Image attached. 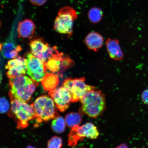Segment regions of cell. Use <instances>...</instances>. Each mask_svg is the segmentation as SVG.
Listing matches in <instances>:
<instances>
[{
  "label": "cell",
  "instance_id": "cell-1",
  "mask_svg": "<svg viewBox=\"0 0 148 148\" xmlns=\"http://www.w3.org/2000/svg\"><path fill=\"white\" fill-rule=\"evenodd\" d=\"M10 99L27 103L31 99L38 84V82L25 75L9 79Z\"/></svg>",
  "mask_w": 148,
  "mask_h": 148
},
{
  "label": "cell",
  "instance_id": "cell-2",
  "mask_svg": "<svg viewBox=\"0 0 148 148\" xmlns=\"http://www.w3.org/2000/svg\"><path fill=\"white\" fill-rule=\"evenodd\" d=\"M95 89L87 92L80 100L82 104L79 110L80 113L86 114L90 118L97 117L106 108L104 94Z\"/></svg>",
  "mask_w": 148,
  "mask_h": 148
},
{
  "label": "cell",
  "instance_id": "cell-3",
  "mask_svg": "<svg viewBox=\"0 0 148 148\" xmlns=\"http://www.w3.org/2000/svg\"><path fill=\"white\" fill-rule=\"evenodd\" d=\"M10 99L11 108L8 115L14 118L18 129L25 128L28 126L29 121L36 118L32 105L18 99Z\"/></svg>",
  "mask_w": 148,
  "mask_h": 148
},
{
  "label": "cell",
  "instance_id": "cell-4",
  "mask_svg": "<svg viewBox=\"0 0 148 148\" xmlns=\"http://www.w3.org/2000/svg\"><path fill=\"white\" fill-rule=\"evenodd\" d=\"M32 105L38 123L47 121L59 116L56 109L54 101L49 96H40L37 98Z\"/></svg>",
  "mask_w": 148,
  "mask_h": 148
},
{
  "label": "cell",
  "instance_id": "cell-5",
  "mask_svg": "<svg viewBox=\"0 0 148 148\" xmlns=\"http://www.w3.org/2000/svg\"><path fill=\"white\" fill-rule=\"evenodd\" d=\"M77 16L76 12L71 7L66 6L60 9L55 20V30L61 34L71 35L73 21Z\"/></svg>",
  "mask_w": 148,
  "mask_h": 148
},
{
  "label": "cell",
  "instance_id": "cell-6",
  "mask_svg": "<svg viewBox=\"0 0 148 148\" xmlns=\"http://www.w3.org/2000/svg\"><path fill=\"white\" fill-rule=\"evenodd\" d=\"M99 135V132L97 127L92 123H86L81 126H76L72 127L68 135V145L72 147H74L78 141L84 138L95 139Z\"/></svg>",
  "mask_w": 148,
  "mask_h": 148
},
{
  "label": "cell",
  "instance_id": "cell-7",
  "mask_svg": "<svg viewBox=\"0 0 148 148\" xmlns=\"http://www.w3.org/2000/svg\"><path fill=\"white\" fill-rule=\"evenodd\" d=\"M85 81L84 77L75 79L69 78L64 80L63 86L71 92L72 103L80 101L87 92L96 89L94 86L86 84Z\"/></svg>",
  "mask_w": 148,
  "mask_h": 148
},
{
  "label": "cell",
  "instance_id": "cell-8",
  "mask_svg": "<svg viewBox=\"0 0 148 148\" xmlns=\"http://www.w3.org/2000/svg\"><path fill=\"white\" fill-rule=\"evenodd\" d=\"M25 59L28 75L33 80L40 82L45 76L46 71L44 63L31 53H27Z\"/></svg>",
  "mask_w": 148,
  "mask_h": 148
},
{
  "label": "cell",
  "instance_id": "cell-9",
  "mask_svg": "<svg viewBox=\"0 0 148 148\" xmlns=\"http://www.w3.org/2000/svg\"><path fill=\"white\" fill-rule=\"evenodd\" d=\"M31 53L44 63L51 58L57 51L55 48L50 47L42 38H35L31 40Z\"/></svg>",
  "mask_w": 148,
  "mask_h": 148
},
{
  "label": "cell",
  "instance_id": "cell-10",
  "mask_svg": "<svg viewBox=\"0 0 148 148\" xmlns=\"http://www.w3.org/2000/svg\"><path fill=\"white\" fill-rule=\"evenodd\" d=\"M49 95L60 112H64L69 108L71 102L72 95L69 90L64 86L56 88L49 92Z\"/></svg>",
  "mask_w": 148,
  "mask_h": 148
},
{
  "label": "cell",
  "instance_id": "cell-11",
  "mask_svg": "<svg viewBox=\"0 0 148 148\" xmlns=\"http://www.w3.org/2000/svg\"><path fill=\"white\" fill-rule=\"evenodd\" d=\"M5 69L8 70L6 75L9 79L25 75L27 71L26 60L25 58L18 56L8 61L5 66Z\"/></svg>",
  "mask_w": 148,
  "mask_h": 148
},
{
  "label": "cell",
  "instance_id": "cell-12",
  "mask_svg": "<svg viewBox=\"0 0 148 148\" xmlns=\"http://www.w3.org/2000/svg\"><path fill=\"white\" fill-rule=\"evenodd\" d=\"M36 27L32 20L25 19L18 24V38H30L34 34Z\"/></svg>",
  "mask_w": 148,
  "mask_h": 148
},
{
  "label": "cell",
  "instance_id": "cell-13",
  "mask_svg": "<svg viewBox=\"0 0 148 148\" xmlns=\"http://www.w3.org/2000/svg\"><path fill=\"white\" fill-rule=\"evenodd\" d=\"M106 44L107 51L111 58L116 60L123 59V54L118 40L109 38Z\"/></svg>",
  "mask_w": 148,
  "mask_h": 148
},
{
  "label": "cell",
  "instance_id": "cell-14",
  "mask_svg": "<svg viewBox=\"0 0 148 148\" xmlns=\"http://www.w3.org/2000/svg\"><path fill=\"white\" fill-rule=\"evenodd\" d=\"M103 39L102 36L97 32H90L85 39V42L88 49L97 51L102 46Z\"/></svg>",
  "mask_w": 148,
  "mask_h": 148
},
{
  "label": "cell",
  "instance_id": "cell-15",
  "mask_svg": "<svg viewBox=\"0 0 148 148\" xmlns=\"http://www.w3.org/2000/svg\"><path fill=\"white\" fill-rule=\"evenodd\" d=\"M41 81L44 90L50 92L56 88L59 83L58 76L52 73H46Z\"/></svg>",
  "mask_w": 148,
  "mask_h": 148
},
{
  "label": "cell",
  "instance_id": "cell-16",
  "mask_svg": "<svg viewBox=\"0 0 148 148\" xmlns=\"http://www.w3.org/2000/svg\"><path fill=\"white\" fill-rule=\"evenodd\" d=\"M62 57L58 51L52 57L44 63L47 71V70L53 73H58L61 68V60Z\"/></svg>",
  "mask_w": 148,
  "mask_h": 148
},
{
  "label": "cell",
  "instance_id": "cell-17",
  "mask_svg": "<svg viewBox=\"0 0 148 148\" xmlns=\"http://www.w3.org/2000/svg\"><path fill=\"white\" fill-rule=\"evenodd\" d=\"M22 50L20 46L12 42H6L3 46L2 52L3 56L7 58H15L18 56V52Z\"/></svg>",
  "mask_w": 148,
  "mask_h": 148
},
{
  "label": "cell",
  "instance_id": "cell-18",
  "mask_svg": "<svg viewBox=\"0 0 148 148\" xmlns=\"http://www.w3.org/2000/svg\"><path fill=\"white\" fill-rule=\"evenodd\" d=\"M66 123L68 127H73L79 125L82 121L80 114L77 112H71L66 114L65 118Z\"/></svg>",
  "mask_w": 148,
  "mask_h": 148
},
{
  "label": "cell",
  "instance_id": "cell-19",
  "mask_svg": "<svg viewBox=\"0 0 148 148\" xmlns=\"http://www.w3.org/2000/svg\"><path fill=\"white\" fill-rule=\"evenodd\" d=\"M65 120L62 116H58L53 119L51 123L52 130L57 134L63 132L66 127Z\"/></svg>",
  "mask_w": 148,
  "mask_h": 148
},
{
  "label": "cell",
  "instance_id": "cell-20",
  "mask_svg": "<svg viewBox=\"0 0 148 148\" xmlns=\"http://www.w3.org/2000/svg\"><path fill=\"white\" fill-rule=\"evenodd\" d=\"M103 13L100 9L93 8L88 12V16L90 21L94 23H99L103 17Z\"/></svg>",
  "mask_w": 148,
  "mask_h": 148
},
{
  "label": "cell",
  "instance_id": "cell-21",
  "mask_svg": "<svg viewBox=\"0 0 148 148\" xmlns=\"http://www.w3.org/2000/svg\"><path fill=\"white\" fill-rule=\"evenodd\" d=\"M62 146V139L58 136H54L48 142L47 148H61Z\"/></svg>",
  "mask_w": 148,
  "mask_h": 148
},
{
  "label": "cell",
  "instance_id": "cell-22",
  "mask_svg": "<svg viewBox=\"0 0 148 148\" xmlns=\"http://www.w3.org/2000/svg\"><path fill=\"white\" fill-rule=\"evenodd\" d=\"M9 103L4 97H0V113L4 114L8 112L9 110Z\"/></svg>",
  "mask_w": 148,
  "mask_h": 148
},
{
  "label": "cell",
  "instance_id": "cell-23",
  "mask_svg": "<svg viewBox=\"0 0 148 148\" xmlns=\"http://www.w3.org/2000/svg\"><path fill=\"white\" fill-rule=\"evenodd\" d=\"M73 62L71 59L68 57H64L61 60V68L62 70H65L69 68L73 65Z\"/></svg>",
  "mask_w": 148,
  "mask_h": 148
},
{
  "label": "cell",
  "instance_id": "cell-24",
  "mask_svg": "<svg viewBox=\"0 0 148 148\" xmlns=\"http://www.w3.org/2000/svg\"><path fill=\"white\" fill-rule=\"evenodd\" d=\"M141 99L145 104L148 105V88L144 90L142 92Z\"/></svg>",
  "mask_w": 148,
  "mask_h": 148
},
{
  "label": "cell",
  "instance_id": "cell-25",
  "mask_svg": "<svg viewBox=\"0 0 148 148\" xmlns=\"http://www.w3.org/2000/svg\"><path fill=\"white\" fill-rule=\"evenodd\" d=\"M47 0H29L33 5L40 6L45 4Z\"/></svg>",
  "mask_w": 148,
  "mask_h": 148
},
{
  "label": "cell",
  "instance_id": "cell-26",
  "mask_svg": "<svg viewBox=\"0 0 148 148\" xmlns=\"http://www.w3.org/2000/svg\"><path fill=\"white\" fill-rule=\"evenodd\" d=\"M116 148H129V147L126 144L123 143L120 144Z\"/></svg>",
  "mask_w": 148,
  "mask_h": 148
},
{
  "label": "cell",
  "instance_id": "cell-27",
  "mask_svg": "<svg viewBox=\"0 0 148 148\" xmlns=\"http://www.w3.org/2000/svg\"><path fill=\"white\" fill-rule=\"evenodd\" d=\"M2 75L0 73V84H1L2 80Z\"/></svg>",
  "mask_w": 148,
  "mask_h": 148
},
{
  "label": "cell",
  "instance_id": "cell-28",
  "mask_svg": "<svg viewBox=\"0 0 148 148\" xmlns=\"http://www.w3.org/2000/svg\"><path fill=\"white\" fill-rule=\"evenodd\" d=\"M26 148H35L34 147H33L31 145H29Z\"/></svg>",
  "mask_w": 148,
  "mask_h": 148
},
{
  "label": "cell",
  "instance_id": "cell-29",
  "mask_svg": "<svg viewBox=\"0 0 148 148\" xmlns=\"http://www.w3.org/2000/svg\"><path fill=\"white\" fill-rule=\"evenodd\" d=\"M1 21H0V27H1Z\"/></svg>",
  "mask_w": 148,
  "mask_h": 148
}]
</instances>
